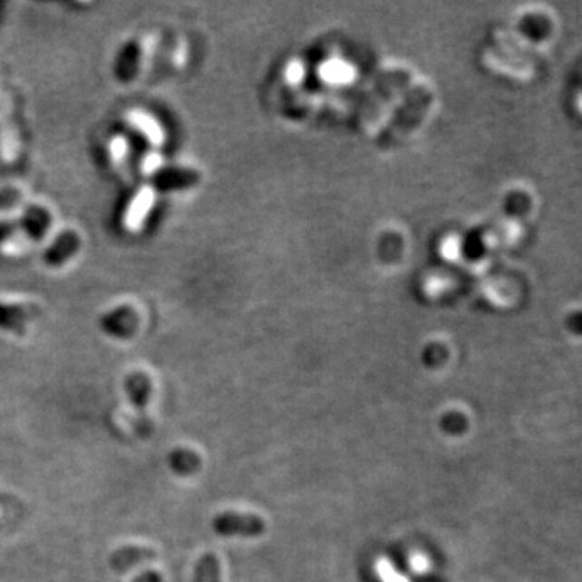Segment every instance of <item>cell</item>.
I'll list each match as a JSON object with an SVG mask.
<instances>
[{
  "label": "cell",
  "mask_w": 582,
  "mask_h": 582,
  "mask_svg": "<svg viewBox=\"0 0 582 582\" xmlns=\"http://www.w3.org/2000/svg\"><path fill=\"white\" fill-rule=\"evenodd\" d=\"M125 393L136 412V431L140 433V437L148 439L154 432L152 421L148 416V406H150V393H152V382L150 375L142 371L128 373L125 379Z\"/></svg>",
  "instance_id": "1"
},
{
  "label": "cell",
  "mask_w": 582,
  "mask_h": 582,
  "mask_svg": "<svg viewBox=\"0 0 582 582\" xmlns=\"http://www.w3.org/2000/svg\"><path fill=\"white\" fill-rule=\"evenodd\" d=\"M99 327L105 335L117 340H130L140 327V315L131 306H119L99 319Z\"/></svg>",
  "instance_id": "2"
},
{
  "label": "cell",
  "mask_w": 582,
  "mask_h": 582,
  "mask_svg": "<svg viewBox=\"0 0 582 582\" xmlns=\"http://www.w3.org/2000/svg\"><path fill=\"white\" fill-rule=\"evenodd\" d=\"M212 529L216 530L218 536H256L262 530V523L259 518L251 515H239V513H220L212 521Z\"/></svg>",
  "instance_id": "3"
},
{
  "label": "cell",
  "mask_w": 582,
  "mask_h": 582,
  "mask_svg": "<svg viewBox=\"0 0 582 582\" xmlns=\"http://www.w3.org/2000/svg\"><path fill=\"white\" fill-rule=\"evenodd\" d=\"M39 314L41 309L30 303H0V329L23 335Z\"/></svg>",
  "instance_id": "4"
},
{
  "label": "cell",
  "mask_w": 582,
  "mask_h": 582,
  "mask_svg": "<svg viewBox=\"0 0 582 582\" xmlns=\"http://www.w3.org/2000/svg\"><path fill=\"white\" fill-rule=\"evenodd\" d=\"M157 560V552L146 545H125L112 552L109 565L115 573H127L131 567Z\"/></svg>",
  "instance_id": "5"
},
{
  "label": "cell",
  "mask_w": 582,
  "mask_h": 582,
  "mask_svg": "<svg viewBox=\"0 0 582 582\" xmlns=\"http://www.w3.org/2000/svg\"><path fill=\"white\" fill-rule=\"evenodd\" d=\"M198 183H199V173L191 169H181V167L162 169L152 177V187L160 193L187 189Z\"/></svg>",
  "instance_id": "6"
},
{
  "label": "cell",
  "mask_w": 582,
  "mask_h": 582,
  "mask_svg": "<svg viewBox=\"0 0 582 582\" xmlns=\"http://www.w3.org/2000/svg\"><path fill=\"white\" fill-rule=\"evenodd\" d=\"M82 247V238L73 230L60 233L53 245L45 249L44 262L49 267H62L70 261Z\"/></svg>",
  "instance_id": "7"
},
{
  "label": "cell",
  "mask_w": 582,
  "mask_h": 582,
  "mask_svg": "<svg viewBox=\"0 0 582 582\" xmlns=\"http://www.w3.org/2000/svg\"><path fill=\"white\" fill-rule=\"evenodd\" d=\"M167 463L173 474L179 478H189L201 470V458L194 450L187 447L173 448L167 456Z\"/></svg>",
  "instance_id": "8"
},
{
  "label": "cell",
  "mask_w": 582,
  "mask_h": 582,
  "mask_svg": "<svg viewBox=\"0 0 582 582\" xmlns=\"http://www.w3.org/2000/svg\"><path fill=\"white\" fill-rule=\"evenodd\" d=\"M51 222H53V217L49 214V210L41 206H31L30 209L16 220L18 230H23L28 237L34 239L43 238V235L51 227Z\"/></svg>",
  "instance_id": "9"
},
{
  "label": "cell",
  "mask_w": 582,
  "mask_h": 582,
  "mask_svg": "<svg viewBox=\"0 0 582 582\" xmlns=\"http://www.w3.org/2000/svg\"><path fill=\"white\" fill-rule=\"evenodd\" d=\"M141 59V49L138 43H128L119 53V59L115 62V76L121 82H130L135 80Z\"/></svg>",
  "instance_id": "10"
},
{
  "label": "cell",
  "mask_w": 582,
  "mask_h": 582,
  "mask_svg": "<svg viewBox=\"0 0 582 582\" xmlns=\"http://www.w3.org/2000/svg\"><path fill=\"white\" fill-rule=\"evenodd\" d=\"M193 582H220V565L214 553H204L194 567Z\"/></svg>",
  "instance_id": "11"
},
{
  "label": "cell",
  "mask_w": 582,
  "mask_h": 582,
  "mask_svg": "<svg viewBox=\"0 0 582 582\" xmlns=\"http://www.w3.org/2000/svg\"><path fill=\"white\" fill-rule=\"evenodd\" d=\"M22 501L8 495L5 492H0V509L2 511H7V513H15V511H20L22 509Z\"/></svg>",
  "instance_id": "12"
},
{
  "label": "cell",
  "mask_w": 582,
  "mask_h": 582,
  "mask_svg": "<svg viewBox=\"0 0 582 582\" xmlns=\"http://www.w3.org/2000/svg\"><path fill=\"white\" fill-rule=\"evenodd\" d=\"M16 232H20L16 220H14V222H0V241H5V239L15 237Z\"/></svg>",
  "instance_id": "13"
},
{
  "label": "cell",
  "mask_w": 582,
  "mask_h": 582,
  "mask_svg": "<svg viewBox=\"0 0 582 582\" xmlns=\"http://www.w3.org/2000/svg\"><path fill=\"white\" fill-rule=\"evenodd\" d=\"M133 582H164V577L159 571L150 569V571H144L141 575L136 576Z\"/></svg>",
  "instance_id": "14"
}]
</instances>
